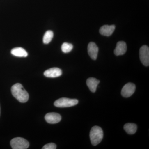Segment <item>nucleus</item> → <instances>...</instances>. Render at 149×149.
I'll list each match as a JSON object with an SVG mask.
<instances>
[{
    "mask_svg": "<svg viewBox=\"0 0 149 149\" xmlns=\"http://www.w3.org/2000/svg\"><path fill=\"white\" fill-rule=\"evenodd\" d=\"M10 144L13 149H26L29 148V142L23 138H15L10 141Z\"/></svg>",
    "mask_w": 149,
    "mask_h": 149,
    "instance_id": "nucleus-4",
    "label": "nucleus"
},
{
    "mask_svg": "<svg viewBox=\"0 0 149 149\" xmlns=\"http://www.w3.org/2000/svg\"><path fill=\"white\" fill-rule=\"evenodd\" d=\"M124 129L128 134H134L136 133L137 130V126L136 124L133 123H128L124 126Z\"/></svg>",
    "mask_w": 149,
    "mask_h": 149,
    "instance_id": "nucleus-14",
    "label": "nucleus"
},
{
    "mask_svg": "<svg viewBox=\"0 0 149 149\" xmlns=\"http://www.w3.org/2000/svg\"><path fill=\"white\" fill-rule=\"evenodd\" d=\"M91 143L94 146L100 143L103 138V131L100 127L95 126L92 128L90 133Z\"/></svg>",
    "mask_w": 149,
    "mask_h": 149,
    "instance_id": "nucleus-2",
    "label": "nucleus"
},
{
    "mask_svg": "<svg viewBox=\"0 0 149 149\" xmlns=\"http://www.w3.org/2000/svg\"><path fill=\"white\" fill-rule=\"evenodd\" d=\"M62 73V70L60 68H52L46 70L44 72V75L47 77L54 78L60 76Z\"/></svg>",
    "mask_w": 149,
    "mask_h": 149,
    "instance_id": "nucleus-9",
    "label": "nucleus"
},
{
    "mask_svg": "<svg viewBox=\"0 0 149 149\" xmlns=\"http://www.w3.org/2000/svg\"><path fill=\"white\" fill-rule=\"evenodd\" d=\"M78 100L63 97L56 100L54 103L55 106L60 108L69 107L77 105Z\"/></svg>",
    "mask_w": 149,
    "mask_h": 149,
    "instance_id": "nucleus-3",
    "label": "nucleus"
},
{
    "mask_svg": "<svg viewBox=\"0 0 149 149\" xmlns=\"http://www.w3.org/2000/svg\"><path fill=\"white\" fill-rule=\"evenodd\" d=\"M11 90L13 97L20 102H26L29 100V94L20 83L14 85Z\"/></svg>",
    "mask_w": 149,
    "mask_h": 149,
    "instance_id": "nucleus-1",
    "label": "nucleus"
},
{
    "mask_svg": "<svg viewBox=\"0 0 149 149\" xmlns=\"http://www.w3.org/2000/svg\"><path fill=\"white\" fill-rule=\"evenodd\" d=\"M11 53L13 56L19 57H26L28 56L27 52L24 49L21 47L14 48L11 51Z\"/></svg>",
    "mask_w": 149,
    "mask_h": 149,
    "instance_id": "nucleus-13",
    "label": "nucleus"
},
{
    "mask_svg": "<svg viewBox=\"0 0 149 149\" xmlns=\"http://www.w3.org/2000/svg\"><path fill=\"white\" fill-rule=\"evenodd\" d=\"M100 83V80H97L94 77H90L87 79V85L90 91L93 93H95L97 90V87Z\"/></svg>",
    "mask_w": 149,
    "mask_h": 149,
    "instance_id": "nucleus-12",
    "label": "nucleus"
},
{
    "mask_svg": "<svg viewBox=\"0 0 149 149\" xmlns=\"http://www.w3.org/2000/svg\"><path fill=\"white\" fill-rule=\"evenodd\" d=\"M140 58L143 65H149V48L146 45L142 46L140 49Z\"/></svg>",
    "mask_w": 149,
    "mask_h": 149,
    "instance_id": "nucleus-5",
    "label": "nucleus"
},
{
    "mask_svg": "<svg viewBox=\"0 0 149 149\" xmlns=\"http://www.w3.org/2000/svg\"><path fill=\"white\" fill-rule=\"evenodd\" d=\"M45 119L48 123L55 124L58 123L61 120V116L56 113H49L46 115Z\"/></svg>",
    "mask_w": 149,
    "mask_h": 149,
    "instance_id": "nucleus-7",
    "label": "nucleus"
},
{
    "mask_svg": "<svg viewBox=\"0 0 149 149\" xmlns=\"http://www.w3.org/2000/svg\"><path fill=\"white\" fill-rule=\"evenodd\" d=\"M54 37L53 32L51 30H48L46 32L43 37V42L45 44L49 43Z\"/></svg>",
    "mask_w": 149,
    "mask_h": 149,
    "instance_id": "nucleus-15",
    "label": "nucleus"
},
{
    "mask_svg": "<svg viewBox=\"0 0 149 149\" xmlns=\"http://www.w3.org/2000/svg\"><path fill=\"white\" fill-rule=\"evenodd\" d=\"M126 51L127 45L126 43L123 41H120L117 43L114 53L116 56L122 55L125 53Z\"/></svg>",
    "mask_w": 149,
    "mask_h": 149,
    "instance_id": "nucleus-10",
    "label": "nucleus"
},
{
    "mask_svg": "<svg viewBox=\"0 0 149 149\" xmlns=\"http://www.w3.org/2000/svg\"><path fill=\"white\" fill-rule=\"evenodd\" d=\"M56 146L54 143H50L46 144L43 147V149H56Z\"/></svg>",
    "mask_w": 149,
    "mask_h": 149,
    "instance_id": "nucleus-17",
    "label": "nucleus"
},
{
    "mask_svg": "<svg viewBox=\"0 0 149 149\" xmlns=\"http://www.w3.org/2000/svg\"><path fill=\"white\" fill-rule=\"evenodd\" d=\"M136 90V85L132 83H128L125 84L122 90L121 95L124 97H129L135 92Z\"/></svg>",
    "mask_w": 149,
    "mask_h": 149,
    "instance_id": "nucleus-6",
    "label": "nucleus"
},
{
    "mask_svg": "<svg viewBox=\"0 0 149 149\" xmlns=\"http://www.w3.org/2000/svg\"><path fill=\"white\" fill-rule=\"evenodd\" d=\"M88 53L91 58L95 60L97 57L98 47L95 43L91 42L89 43L88 47Z\"/></svg>",
    "mask_w": 149,
    "mask_h": 149,
    "instance_id": "nucleus-8",
    "label": "nucleus"
},
{
    "mask_svg": "<svg viewBox=\"0 0 149 149\" xmlns=\"http://www.w3.org/2000/svg\"><path fill=\"white\" fill-rule=\"evenodd\" d=\"M73 46L72 44L68 43H64L61 46V49L62 52L65 53H67L72 50Z\"/></svg>",
    "mask_w": 149,
    "mask_h": 149,
    "instance_id": "nucleus-16",
    "label": "nucleus"
},
{
    "mask_svg": "<svg viewBox=\"0 0 149 149\" xmlns=\"http://www.w3.org/2000/svg\"><path fill=\"white\" fill-rule=\"evenodd\" d=\"M115 26L114 25H105L101 27L100 29V33L105 36H111L114 32Z\"/></svg>",
    "mask_w": 149,
    "mask_h": 149,
    "instance_id": "nucleus-11",
    "label": "nucleus"
}]
</instances>
